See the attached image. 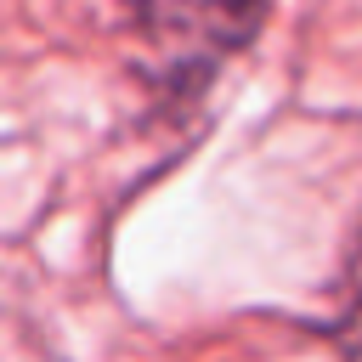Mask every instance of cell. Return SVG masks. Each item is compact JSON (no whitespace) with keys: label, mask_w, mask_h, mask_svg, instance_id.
Segmentation results:
<instances>
[{"label":"cell","mask_w":362,"mask_h":362,"mask_svg":"<svg viewBox=\"0 0 362 362\" xmlns=\"http://www.w3.org/2000/svg\"><path fill=\"white\" fill-rule=\"evenodd\" d=\"M334 334H345L351 345H362V232L351 238V255H345V300H339Z\"/></svg>","instance_id":"7a4b0ae2"},{"label":"cell","mask_w":362,"mask_h":362,"mask_svg":"<svg viewBox=\"0 0 362 362\" xmlns=\"http://www.w3.org/2000/svg\"><path fill=\"white\" fill-rule=\"evenodd\" d=\"M130 17L153 57V85L164 96H198L255 40L266 0H130Z\"/></svg>","instance_id":"6da1fadb"}]
</instances>
